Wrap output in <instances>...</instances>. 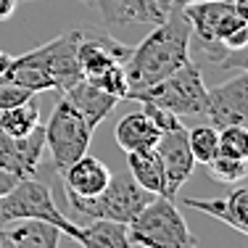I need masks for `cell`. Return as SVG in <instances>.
Returning a JSON list of instances; mask_svg holds the SVG:
<instances>
[{"mask_svg":"<svg viewBox=\"0 0 248 248\" xmlns=\"http://www.w3.org/2000/svg\"><path fill=\"white\" fill-rule=\"evenodd\" d=\"M187 61H190V24L182 14H167L161 24L151 27V32L129 50L124 61V74L129 85L127 98L161 82Z\"/></svg>","mask_w":248,"mask_h":248,"instance_id":"obj_1","label":"cell"},{"mask_svg":"<svg viewBox=\"0 0 248 248\" xmlns=\"http://www.w3.org/2000/svg\"><path fill=\"white\" fill-rule=\"evenodd\" d=\"M82 29H69L56 40L40 45V48L11 58L3 77L32 93L58 90L66 93L72 85L82 79V69L77 61V45H79Z\"/></svg>","mask_w":248,"mask_h":248,"instance_id":"obj_2","label":"cell"},{"mask_svg":"<svg viewBox=\"0 0 248 248\" xmlns=\"http://www.w3.org/2000/svg\"><path fill=\"white\" fill-rule=\"evenodd\" d=\"M127 235L129 243L140 248H196V238L177 209V201L167 196H153L127 224Z\"/></svg>","mask_w":248,"mask_h":248,"instance_id":"obj_3","label":"cell"},{"mask_svg":"<svg viewBox=\"0 0 248 248\" xmlns=\"http://www.w3.org/2000/svg\"><path fill=\"white\" fill-rule=\"evenodd\" d=\"M21 219L50 222L63 235H69L74 240L79 235V227L58 209L50 187L45 182H40L37 177H19L16 185L0 198V227H8V224L21 222Z\"/></svg>","mask_w":248,"mask_h":248,"instance_id":"obj_4","label":"cell"},{"mask_svg":"<svg viewBox=\"0 0 248 248\" xmlns=\"http://www.w3.org/2000/svg\"><path fill=\"white\" fill-rule=\"evenodd\" d=\"M127 100H138V103L148 100V103L161 106V108H167L169 114L180 116V119L182 116H198L206 111V85L198 63L187 61L185 66L164 77L161 82L132 93Z\"/></svg>","mask_w":248,"mask_h":248,"instance_id":"obj_5","label":"cell"},{"mask_svg":"<svg viewBox=\"0 0 248 248\" xmlns=\"http://www.w3.org/2000/svg\"><path fill=\"white\" fill-rule=\"evenodd\" d=\"M151 198V193L143 190L129 174H111L108 185L93 198L66 196L69 206L77 214L87 217V219H111L122 224L132 222Z\"/></svg>","mask_w":248,"mask_h":248,"instance_id":"obj_6","label":"cell"},{"mask_svg":"<svg viewBox=\"0 0 248 248\" xmlns=\"http://www.w3.org/2000/svg\"><path fill=\"white\" fill-rule=\"evenodd\" d=\"M95 129L85 122V116L69 103L66 98L58 100L53 108L50 122L45 124V148L53 156V167L61 174L69 164H74L79 156H85L90 148V140Z\"/></svg>","mask_w":248,"mask_h":248,"instance_id":"obj_7","label":"cell"},{"mask_svg":"<svg viewBox=\"0 0 248 248\" xmlns=\"http://www.w3.org/2000/svg\"><path fill=\"white\" fill-rule=\"evenodd\" d=\"M206 116L211 127L222 129L230 124L248 122V72H235L227 82L206 87Z\"/></svg>","mask_w":248,"mask_h":248,"instance_id":"obj_8","label":"cell"},{"mask_svg":"<svg viewBox=\"0 0 248 248\" xmlns=\"http://www.w3.org/2000/svg\"><path fill=\"white\" fill-rule=\"evenodd\" d=\"M158 161L164 167V177H167V196L177 198L180 187L190 180L193 169H196V158L190 153L187 145V129L185 124H177V127L161 132V138L153 145Z\"/></svg>","mask_w":248,"mask_h":248,"instance_id":"obj_9","label":"cell"},{"mask_svg":"<svg viewBox=\"0 0 248 248\" xmlns=\"http://www.w3.org/2000/svg\"><path fill=\"white\" fill-rule=\"evenodd\" d=\"M132 50V45L122 43L119 37L108 32H82L77 45V61L82 69V79H95L114 63H124Z\"/></svg>","mask_w":248,"mask_h":248,"instance_id":"obj_10","label":"cell"},{"mask_svg":"<svg viewBox=\"0 0 248 248\" xmlns=\"http://www.w3.org/2000/svg\"><path fill=\"white\" fill-rule=\"evenodd\" d=\"M95 3L103 14L108 34L114 37H119L122 32H132V29L156 27L167 16L156 0H95Z\"/></svg>","mask_w":248,"mask_h":248,"instance_id":"obj_11","label":"cell"},{"mask_svg":"<svg viewBox=\"0 0 248 248\" xmlns=\"http://www.w3.org/2000/svg\"><path fill=\"white\" fill-rule=\"evenodd\" d=\"M187 209L203 211L209 217H217L227 227H232L235 232H246L248 230V190L243 185H238L227 198H193L185 196L180 201Z\"/></svg>","mask_w":248,"mask_h":248,"instance_id":"obj_12","label":"cell"},{"mask_svg":"<svg viewBox=\"0 0 248 248\" xmlns=\"http://www.w3.org/2000/svg\"><path fill=\"white\" fill-rule=\"evenodd\" d=\"M61 177H63V190H66V196L93 198L108 185L111 169L106 167L100 158L85 153V156H79L74 164H69L61 172Z\"/></svg>","mask_w":248,"mask_h":248,"instance_id":"obj_13","label":"cell"},{"mask_svg":"<svg viewBox=\"0 0 248 248\" xmlns=\"http://www.w3.org/2000/svg\"><path fill=\"white\" fill-rule=\"evenodd\" d=\"M63 98H66L69 103H72L74 108L79 111L82 116H85V122L90 124L93 129H95L98 124L103 122L106 116L111 114V111H114V106L119 103L114 95L98 90V87L90 85L87 79H79L77 85H72L66 93H63Z\"/></svg>","mask_w":248,"mask_h":248,"instance_id":"obj_14","label":"cell"},{"mask_svg":"<svg viewBox=\"0 0 248 248\" xmlns=\"http://www.w3.org/2000/svg\"><path fill=\"white\" fill-rule=\"evenodd\" d=\"M114 138H116V145H119L124 153L145 151V148H153V145H156V140L161 138V129L145 116V111H135V114H127L116 122Z\"/></svg>","mask_w":248,"mask_h":248,"instance_id":"obj_15","label":"cell"},{"mask_svg":"<svg viewBox=\"0 0 248 248\" xmlns=\"http://www.w3.org/2000/svg\"><path fill=\"white\" fill-rule=\"evenodd\" d=\"M127 169H129V177L143 190H148L151 196H167V177H164V167H161V161H158L153 148L129 151L127 153Z\"/></svg>","mask_w":248,"mask_h":248,"instance_id":"obj_16","label":"cell"},{"mask_svg":"<svg viewBox=\"0 0 248 248\" xmlns=\"http://www.w3.org/2000/svg\"><path fill=\"white\" fill-rule=\"evenodd\" d=\"M8 238L14 248H58L61 246V230L43 219H21L8 224Z\"/></svg>","mask_w":248,"mask_h":248,"instance_id":"obj_17","label":"cell"},{"mask_svg":"<svg viewBox=\"0 0 248 248\" xmlns=\"http://www.w3.org/2000/svg\"><path fill=\"white\" fill-rule=\"evenodd\" d=\"M77 240L82 243V248H132L127 224L111 219H90L87 227H79Z\"/></svg>","mask_w":248,"mask_h":248,"instance_id":"obj_18","label":"cell"},{"mask_svg":"<svg viewBox=\"0 0 248 248\" xmlns=\"http://www.w3.org/2000/svg\"><path fill=\"white\" fill-rule=\"evenodd\" d=\"M37 124H40V108L34 103V98L27 100V103L14 106V108L0 111V129L5 135H11V138H24Z\"/></svg>","mask_w":248,"mask_h":248,"instance_id":"obj_19","label":"cell"},{"mask_svg":"<svg viewBox=\"0 0 248 248\" xmlns=\"http://www.w3.org/2000/svg\"><path fill=\"white\" fill-rule=\"evenodd\" d=\"M187 145H190V153L196 158V164H209L211 158L219 153V135L211 124H201V127H193L187 132Z\"/></svg>","mask_w":248,"mask_h":248,"instance_id":"obj_20","label":"cell"},{"mask_svg":"<svg viewBox=\"0 0 248 248\" xmlns=\"http://www.w3.org/2000/svg\"><path fill=\"white\" fill-rule=\"evenodd\" d=\"M209 172L214 180L224 182V185H232V182H240L248 174V164L246 158H235V156H224V153H217L209 164Z\"/></svg>","mask_w":248,"mask_h":248,"instance_id":"obj_21","label":"cell"},{"mask_svg":"<svg viewBox=\"0 0 248 248\" xmlns=\"http://www.w3.org/2000/svg\"><path fill=\"white\" fill-rule=\"evenodd\" d=\"M219 135V153L235 158H248V132L246 124H230V127L217 129Z\"/></svg>","mask_w":248,"mask_h":248,"instance_id":"obj_22","label":"cell"},{"mask_svg":"<svg viewBox=\"0 0 248 248\" xmlns=\"http://www.w3.org/2000/svg\"><path fill=\"white\" fill-rule=\"evenodd\" d=\"M87 82L95 85L98 90L114 95L116 100H127L129 85H127V74H124V63H114V66H108L106 72H100L95 79H87Z\"/></svg>","mask_w":248,"mask_h":248,"instance_id":"obj_23","label":"cell"},{"mask_svg":"<svg viewBox=\"0 0 248 248\" xmlns=\"http://www.w3.org/2000/svg\"><path fill=\"white\" fill-rule=\"evenodd\" d=\"M0 169L14 172L16 177H29L24 161H21V153H19V143H16V138L5 135L3 129H0Z\"/></svg>","mask_w":248,"mask_h":248,"instance_id":"obj_24","label":"cell"},{"mask_svg":"<svg viewBox=\"0 0 248 248\" xmlns=\"http://www.w3.org/2000/svg\"><path fill=\"white\" fill-rule=\"evenodd\" d=\"M32 98H34L32 90H27V87L16 85V82L5 79V77L0 74V111L14 108V106H19V103H27V100H32Z\"/></svg>","mask_w":248,"mask_h":248,"instance_id":"obj_25","label":"cell"},{"mask_svg":"<svg viewBox=\"0 0 248 248\" xmlns=\"http://www.w3.org/2000/svg\"><path fill=\"white\" fill-rule=\"evenodd\" d=\"M143 108L140 111H145V116L156 124L161 132H167V129H172V127H177V124H182L180 122V116H174V114H169L167 108H161V106H156V103H148V100H143Z\"/></svg>","mask_w":248,"mask_h":248,"instance_id":"obj_26","label":"cell"},{"mask_svg":"<svg viewBox=\"0 0 248 248\" xmlns=\"http://www.w3.org/2000/svg\"><path fill=\"white\" fill-rule=\"evenodd\" d=\"M190 3H203V0H158V8H161L164 14H180V11Z\"/></svg>","mask_w":248,"mask_h":248,"instance_id":"obj_27","label":"cell"},{"mask_svg":"<svg viewBox=\"0 0 248 248\" xmlns=\"http://www.w3.org/2000/svg\"><path fill=\"white\" fill-rule=\"evenodd\" d=\"M16 180H19V177H16L14 172H5V169H0V198H3L5 193H8L11 187L16 185Z\"/></svg>","mask_w":248,"mask_h":248,"instance_id":"obj_28","label":"cell"},{"mask_svg":"<svg viewBox=\"0 0 248 248\" xmlns=\"http://www.w3.org/2000/svg\"><path fill=\"white\" fill-rule=\"evenodd\" d=\"M16 11V0H0V21L11 19Z\"/></svg>","mask_w":248,"mask_h":248,"instance_id":"obj_29","label":"cell"},{"mask_svg":"<svg viewBox=\"0 0 248 248\" xmlns=\"http://www.w3.org/2000/svg\"><path fill=\"white\" fill-rule=\"evenodd\" d=\"M0 248H14V243H11V238H8V230H5V227H0Z\"/></svg>","mask_w":248,"mask_h":248,"instance_id":"obj_30","label":"cell"},{"mask_svg":"<svg viewBox=\"0 0 248 248\" xmlns=\"http://www.w3.org/2000/svg\"><path fill=\"white\" fill-rule=\"evenodd\" d=\"M232 3H235V8H238V14H243L248 19V0H232Z\"/></svg>","mask_w":248,"mask_h":248,"instance_id":"obj_31","label":"cell"},{"mask_svg":"<svg viewBox=\"0 0 248 248\" xmlns=\"http://www.w3.org/2000/svg\"><path fill=\"white\" fill-rule=\"evenodd\" d=\"M8 63H11V56H8V53L0 50V74L5 72V66H8Z\"/></svg>","mask_w":248,"mask_h":248,"instance_id":"obj_32","label":"cell"},{"mask_svg":"<svg viewBox=\"0 0 248 248\" xmlns=\"http://www.w3.org/2000/svg\"><path fill=\"white\" fill-rule=\"evenodd\" d=\"M16 3H27V0H16Z\"/></svg>","mask_w":248,"mask_h":248,"instance_id":"obj_33","label":"cell"},{"mask_svg":"<svg viewBox=\"0 0 248 248\" xmlns=\"http://www.w3.org/2000/svg\"><path fill=\"white\" fill-rule=\"evenodd\" d=\"M196 248H198V246H196Z\"/></svg>","mask_w":248,"mask_h":248,"instance_id":"obj_34","label":"cell"}]
</instances>
